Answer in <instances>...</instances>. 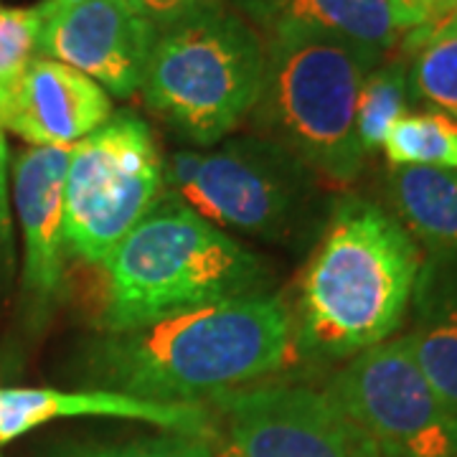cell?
<instances>
[{"label":"cell","mask_w":457,"mask_h":457,"mask_svg":"<svg viewBox=\"0 0 457 457\" xmlns=\"http://www.w3.org/2000/svg\"><path fill=\"white\" fill-rule=\"evenodd\" d=\"M293 345V312L267 293L107 330L89 343L84 369L102 392L201 404L279 371Z\"/></svg>","instance_id":"obj_1"},{"label":"cell","mask_w":457,"mask_h":457,"mask_svg":"<svg viewBox=\"0 0 457 457\" xmlns=\"http://www.w3.org/2000/svg\"><path fill=\"white\" fill-rule=\"evenodd\" d=\"M420 246L374 201L336 204L300 279L295 345L312 359H353L392 341L420 279Z\"/></svg>","instance_id":"obj_2"},{"label":"cell","mask_w":457,"mask_h":457,"mask_svg":"<svg viewBox=\"0 0 457 457\" xmlns=\"http://www.w3.org/2000/svg\"><path fill=\"white\" fill-rule=\"evenodd\" d=\"M262 257L165 194L104 262V330L267 295Z\"/></svg>","instance_id":"obj_3"},{"label":"cell","mask_w":457,"mask_h":457,"mask_svg":"<svg viewBox=\"0 0 457 457\" xmlns=\"http://www.w3.org/2000/svg\"><path fill=\"white\" fill-rule=\"evenodd\" d=\"M381 51L311 29H282L264 44L260 97L252 125L315 176L351 183L363 168L356 104Z\"/></svg>","instance_id":"obj_4"},{"label":"cell","mask_w":457,"mask_h":457,"mask_svg":"<svg viewBox=\"0 0 457 457\" xmlns=\"http://www.w3.org/2000/svg\"><path fill=\"white\" fill-rule=\"evenodd\" d=\"M264 44L245 18L216 0L158 33L143 99L196 145H219L260 97Z\"/></svg>","instance_id":"obj_5"},{"label":"cell","mask_w":457,"mask_h":457,"mask_svg":"<svg viewBox=\"0 0 457 457\" xmlns=\"http://www.w3.org/2000/svg\"><path fill=\"white\" fill-rule=\"evenodd\" d=\"M168 196L221 231L295 245L312 231L318 176L267 137H237L209 150H179L163 168Z\"/></svg>","instance_id":"obj_6"},{"label":"cell","mask_w":457,"mask_h":457,"mask_svg":"<svg viewBox=\"0 0 457 457\" xmlns=\"http://www.w3.org/2000/svg\"><path fill=\"white\" fill-rule=\"evenodd\" d=\"M165 161L140 114H112L71 147L64 179L66 252L104 264L165 196Z\"/></svg>","instance_id":"obj_7"},{"label":"cell","mask_w":457,"mask_h":457,"mask_svg":"<svg viewBox=\"0 0 457 457\" xmlns=\"http://www.w3.org/2000/svg\"><path fill=\"white\" fill-rule=\"evenodd\" d=\"M326 392L378 457H457V425L404 336L353 356Z\"/></svg>","instance_id":"obj_8"},{"label":"cell","mask_w":457,"mask_h":457,"mask_svg":"<svg viewBox=\"0 0 457 457\" xmlns=\"http://www.w3.org/2000/svg\"><path fill=\"white\" fill-rule=\"evenodd\" d=\"M213 404L227 420L216 457H378L326 389L264 384Z\"/></svg>","instance_id":"obj_9"},{"label":"cell","mask_w":457,"mask_h":457,"mask_svg":"<svg viewBox=\"0 0 457 457\" xmlns=\"http://www.w3.org/2000/svg\"><path fill=\"white\" fill-rule=\"evenodd\" d=\"M158 33L128 0H79L41 16L38 51L125 99L145 82Z\"/></svg>","instance_id":"obj_10"},{"label":"cell","mask_w":457,"mask_h":457,"mask_svg":"<svg viewBox=\"0 0 457 457\" xmlns=\"http://www.w3.org/2000/svg\"><path fill=\"white\" fill-rule=\"evenodd\" d=\"M71 147H29L13 163V201L23 228V287L46 315L64 287V179Z\"/></svg>","instance_id":"obj_11"},{"label":"cell","mask_w":457,"mask_h":457,"mask_svg":"<svg viewBox=\"0 0 457 457\" xmlns=\"http://www.w3.org/2000/svg\"><path fill=\"white\" fill-rule=\"evenodd\" d=\"M112 117V97L87 74L71 66L41 59L29 66L0 128L33 147L77 145Z\"/></svg>","instance_id":"obj_12"},{"label":"cell","mask_w":457,"mask_h":457,"mask_svg":"<svg viewBox=\"0 0 457 457\" xmlns=\"http://www.w3.org/2000/svg\"><path fill=\"white\" fill-rule=\"evenodd\" d=\"M74 417H107L135 420L183 432L194 437H209L213 422L204 404H161L117 392H59V389H23L0 386V445H11L36 427L54 420Z\"/></svg>","instance_id":"obj_13"},{"label":"cell","mask_w":457,"mask_h":457,"mask_svg":"<svg viewBox=\"0 0 457 457\" xmlns=\"http://www.w3.org/2000/svg\"><path fill=\"white\" fill-rule=\"evenodd\" d=\"M267 36L311 29L386 54L409 31L429 21L427 0H234Z\"/></svg>","instance_id":"obj_14"},{"label":"cell","mask_w":457,"mask_h":457,"mask_svg":"<svg viewBox=\"0 0 457 457\" xmlns=\"http://www.w3.org/2000/svg\"><path fill=\"white\" fill-rule=\"evenodd\" d=\"M389 194L396 219L435 254H457V170L392 168Z\"/></svg>","instance_id":"obj_15"},{"label":"cell","mask_w":457,"mask_h":457,"mask_svg":"<svg viewBox=\"0 0 457 457\" xmlns=\"http://www.w3.org/2000/svg\"><path fill=\"white\" fill-rule=\"evenodd\" d=\"M404 338L417 366L457 425V297L429 308L420 326Z\"/></svg>","instance_id":"obj_16"},{"label":"cell","mask_w":457,"mask_h":457,"mask_svg":"<svg viewBox=\"0 0 457 457\" xmlns=\"http://www.w3.org/2000/svg\"><path fill=\"white\" fill-rule=\"evenodd\" d=\"M392 168L422 165L457 170V122L437 110L399 117L381 147Z\"/></svg>","instance_id":"obj_17"},{"label":"cell","mask_w":457,"mask_h":457,"mask_svg":"<svg viewBox=\"0 0 457 457\" xmlns=\"http://www.w3.org/2000/svg\"><path fill=\"white\" fill-rule=\"evenodd\" d=\"M407 102L409 74L402 62L378 64L369 71L356 104V135L363 155L384 147L394 122L407 114Z\"/></svg>","instance_id":"obj_18"},{"label":"cell","mask_w":457,"mask_h":457,"mask_svg":"<svg viewBox=\"0 0 457 457\" xmlns=\"http://www.w3.org/2000/svg\"><path fill=\"white\" fill-rule=\"evenodd\" d=\"M407 74L411 97L457 122V26L435 33L411 51Z\"/></svg>","instance_id":"obj_19"},{"label":"cell","mask_w":457,"mask_h":457,"mask_svg":"<svg viewBox=\"0 0 457 457\" xmlns=\"http://www.w3.org/2000/svg\"><path fill=\"white\" fill-rule=\"evenodd\" d=\"M41 16L36 8H0V114L38 54Z\"/></svg>","instance_id":"obj_20"},{"label":"cell","mask_w":457,"mask_h":457,"mask_svg":"<svg viewBox=\"0 0 457 457\" xmlns=\"http://www.w3.org/2000/svg\"><path fill=\"white\" fill-rule=\"evenodd\" d=\"M59 457H216L213 447L204 437L170 432L161 437L125 442V445H89L74 447Z\"/></svg>","instance_id":"obj_21"},{"label":"cell","mask_w":457,"mask_h":457,"mask_svg":"<svg viewBox=\"0 0 457 457\" xmlns=\"http://www.w3.org/2000/svg\"><path fill=\"white\" fill-rule=\"evenodd\" d=\"M204 0H128L132 11L140 18H145L147 23H153L158 31H163L170 23L188 16Z\"/></svg>","instance_id":"obj_22"},{"label":"cell","mask_w":457,"mask_h":457,"mask_svg":"<svg viewBox=\"0 0 457 457\" xmlns=\"http://www.w3.org/2000/svg\"><path fill=\"white\" fill-rule=\"evenodd\" d=\"M5 163H8V147H5V137L0 135V246L8 242V186H5Z\"/></svg>","instance_id":"obj_23"},{"label":"cell","mask_w":457,"mask_h":457,"mask_svg":"<svg viewBox=\"0 0 457 457\" xmlns=\"http://www.w3.org/2000/svg\"><path fill=\"white\" fill-rule=\"evenodd\" d=\"M74 3H79V0H44L41 5H36V11H38V16H51V13L62 11L66 5H74Z\"/></svg>","instance_id":"obj_24"},{"label":"cell","mask_w":457,"mask_h":457,"mask_svg":"<svg viewBox=\"0 0 457 457\" xmlns=\"http://www.w3.org/2000/svg\"><path fill=\"white\" fill-rule=\"evenodd\" d=\"M0 135H3V128H0Z\"/></svg>","instance_id":"obj_25"},{"label":"cell","mask_w":457,"mask_h":457,"mask_svg":"<svg viewBox=\"0 0 457 457\" xmlns=\"http://www.w3.org/2000/svg\"><path fill=\"white\" fill-rule=\"evenodd\" d=\"M455 26H457V21H455Z\"/></svg>","instance_id":"obj_26"}]
</instances>
